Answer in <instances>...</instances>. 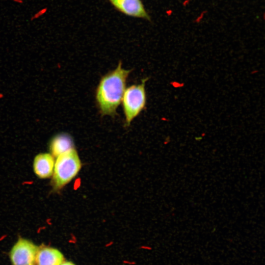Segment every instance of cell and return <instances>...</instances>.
Wrapping results in <instances>:
<instances>
[{"label": "cell", "mask_w": 265, "mask_h": 265, "mask_svg": "<svg viewBox=\"0 0 265 265\" xmlns=\"http://www.w3.org/2000/svg\"><path fill=\"white\" fill-rule=\"evenodd\" d=\"M131 70L123 68L120 62L117 67L101 79L95 93L97 106L102 115L113 116L122 102L126 82Z\"/></svg>", "instance_id": "obj_1"}, {"label": "cell", "mask_w": 265, "mask_h": 265, "mask_svg": "<svg viewBox=\"0 0 265 265\" xmlns=\"http://www.w3.org/2000/svg\"><path fill=\"white\" fill-rule=\"evenodd\" d=\"M81 167L80 157L74 148L58 156L52 176L53 189H60L70 183L77 175Z\"/></svg>", "instance_id": "obj_2"}, {"label": "cell", "mask_w": 265, "mask_h": 265, "mask_svg": "<svg viewBox=\"0 0 265 265\" xmlns=\"http://www.w3.org/2000/svg\"><path fill=\"white\" fill-rule=\"evenodd\" d=\"M147 80V78L142 79L141 83L132 84L125 90L122 101L125 126L127 127L145 106V82Z\"/></svg>", "instance_id": "obj_3"}, {"label": "cell", "mask_w": 265, "mask_h": 265, "mask_svg": "<svg viewBox=\"0 0 265 265\" xmlns=\"http://www.w3.org/2000/svg\"><path fill=\"white\" fill-rule=\"evenodd\" d=\"M39 249L31 241L20 238L10 251L11 261L13 265H34Z\"/></svg>", "instance_id": "obj_4"}, {"label": "cell", "mask_w": 265, "mask_h": 265, "mask_svg": "<svg viewBox=\"0 0 265 265\" xmlns=\"http://www.w3.org/2000/svg\"><path fill=\"white\" fill-rule=\"evenodd\" d=\"M54 158L50 153H39L35 157L33 169L37 177L42 179L52 177L55 162Z\"/></svg>", "instance_id": "obj_5"}, {"label": "cell", "mask_w": 265, "mask_h": 265, "mask_svg": "<svg viewBox=\"0 0 265 265\" xmlns=\"http://www.w3.org/2000/svg\"><path fill=\"white\" fill-rule=\"evenodd\" d=\"M109 0L117 9L127 15L149 19V16L140 0Z\"/></svg>", "instance_id": "obj_6"}, {"label": "cell", "mask_w": 265, "mask_h": 265, "mask_svg": "<svg viewBox=\"0 0 265 265\" xmlns=\"http://www.w3.org/2000/svg\"><path fill=\"white\" fill-rule=\"evenodd\" d=\"M72 136L67 133L62 132L55 135L49 143V150L54 158L61 154L74 148Z\"/></svg>", "instance_id": "obj_7"}, {"label": "cell", "mask_w": 265, "mask_h": 265, "mask_svg": "<svg viewBox=\"0 0 265 265\" xmlns=\"http://www.w3.org/2000/svg\"><path fill=\"white\" fill-rule=\"evenodd\" d=\"M63 261L62 254L58 250L51 247L39 249L36 258L37 265H59Z\"/></svg>", "instance_id": "obj_8"}, {"label": "cell", "mask_w": 265, "mask_h": 265, "mask_svg": "<svg viewBox=\"0 0 265 265\" xmlns=\"http://www.w3.org/2000/svg\"><path fill=\"white\" fill-rule=\"evenodd\" d=\"M59 265H75L73 263L70 262H62Z\"/></svg>", "instance_id": "obj_9"}]
</instances>
